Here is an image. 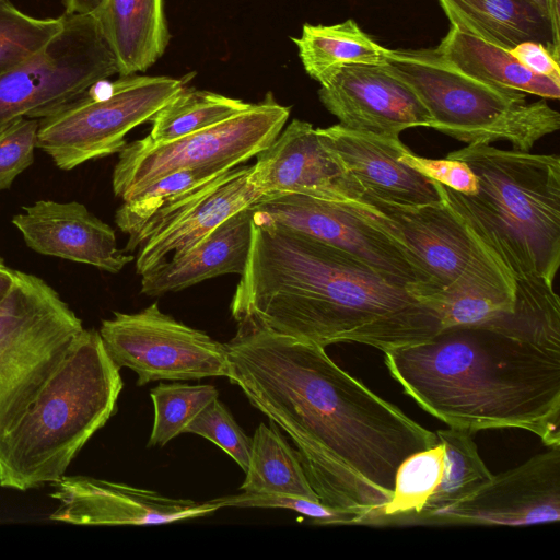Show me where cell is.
Instances as JSON below:
<instances>
[{"mask_svg": "<svg viewBox=\"0 0 560 560\" xmlns=\"http://www.w3.org/2000/svg\"><path fill=\"white\" fill-rule=\"evenodd\" d=\"M226 345L229 378L293 440L319 498L381 524L399 465L436 434L337 365L325 348L238 323Z\"/></svg>", "mask_w": 560, "mask_h": 560, "instance_id": "6da1fadb", "label": "cell"}, {"mask_svg": "<svg viewBox=\"0 0 560 560\" xmlns=\"http://www.w3.org/2000/svg\"><path fill=\"white\" fill-rule=\"evenodd\" d=\"M514 284L511 312L385 351V364L448 427L517 428L560 445V300L541 277H516Z\"/></svg>", "mask_w": 560, "mask_h": 560, "instance_id": "7a4b0ae2", "label": "cell"}, {"mask_svg": "<svg viewBox=\"0 0 560 560\" xmlns=\"http://www.w3.org/2000/svg\"><path fill=\"white\" fill-rule=\"evenodd\" d=\"M231 312L237 323L323 348L357 342L385 352L441 329L435 312L408 287L342 249L254 218Z\"/></svg>", "mask_w": 560, "mask_h": 560, "instance_id": "3957f363", "label": "cell"}, {"mask_svg": "<svg viewBox=\"0 0 560 560\" xmlns=\"http://www.w3.org/2000/svg\"><path fill=\"white\" fill-rule=\"evenodd\" d=\"M446 158L465 162L475 194L434 182L442 199L513 278L553 283L560 266V158L467 144Z\"/></svg>", "mask_w": 560, "mask_h": 560, "instance_id": "277c9868", "label": "cell"}, {"mask_svg": "<svg viewBox=\"0 0 560 560\" xmlns=\"http://www.w3.org/2000/svg\"><path fill=\"white\" fill-rule=\"evenodd\" d=\"M119 370L100 332L83 328L25 412L0 434V486L26 491L62 477L116 413Z\"/></svg>", "mask_w": 560, "mask_h": 560, "instance_id": "5b68a950", "label": "cell"}, {"mask_svg": "<svg viewBox=\"0 0 560 560\" xmlns=\"http://www.w3.org/2000/svg\"><path fill=\"white\" fill-rule=\"evenodd\" d=\"M382 65L406 82L432 117V129L467 144L509 141L529 151L560 128V115L545 100L498 88L447 65L434 49L384 51Z\"/></svg>", "mask_w": 560, "mask_h": 560, "instance_id": "8992f818", "label": "cell"}, {"mask_svg": "<svg viewBox=\"0 0 560 560\" xmlns=\"http://www.w3.org/2000/svg\"><path fill=\"white\" fill-rule=\"evenodd\" d=\"M83 328L51 285L16 270L0 305V434L25 412Z\"/></svg>", "mask_w": 560, "mask_h": 560, "instance_id": "52a82bcc", "label": "cell"}, {"mask_svg": "<svg viewBox=\"0 0 560 560\" xmlns=\"http://www.w3.org/2000/svg\"><path fill=\"white\" fill-rule=\"evenodd\" d=\"M339 201L405 246L431 276L438 291L477 287L514 294L512 275L443 199L406 206L359 189Z\"/></svg>", "mask_w": 560, "mask_h": 560, "instance_id": "ba28073f", "label": "cell"}, {"mask_svg": "<svg viewBox=\"0 0 560 560\" xmlns=\"http://www.w3.org/2000/svg\"><path fill=\"white\" fill-rule=\"evenodd\" d=\"M62 15V30L46 47L0 75V135L23 118L49 116L119 74L95 16Z\"/></svg>", "mask_w": 560, "mask_h": 560, "instance_id": "9c48e42d", "label": "cell"}, {"mask_svg": "<svg viewBox=\"0 0 560 560\" xmlns=\"http://www.w3.org/2000/svg\"><path fill=\"white\" fill-rule=\"evenodd\" d=\"M290 108L271 94L247 109L184 137L152 142L147 137L127 143L118 153L113 191L122 201L159 178L180 170L226 172L257 156L282 131Z\"/></svg>", "mask_w": 560, "mask_h": 560, "instance_id": "30bf717a", "label": "cell"}, {"mask_svg": "<svg viewBox=\"0 0 560 560\" xmlns=\"http://www.w3.org/2000/svg\"><path fill=\"white\" fill-rule=\"evenodd\" d=\"M184 89L171 77L120 75L104 95L90 90L39 120L37 144L65 171L119 152L135 127L151 120Z\"/></svg>", "mask_w": 560, "mask_h": 560, "instance_id": "8fae6325", "label": "cell"}, {"mask_svg": "<svg viewBox=\"0 0 560 560\" xmlns=\"http://www.w3.org/2000/svg\"><path fill=\"white\" fill-rule=\"evenodd\" d=\"M113 315L102 320L98 332L114 363L138 375V386L160 380L229 378L226 345L164 314L158 303Z\"/></svg>", "mask_w": 560, "mask_h": 560, "instance_id": "7c38bea8", "label": "cell"}, {"mask_svg": "<svg viewBox=\"0 0 560 560\" xmlns=\"http://www.w3.org/2000/svg\"><path fill=\"white\" fill-rule=\"evenodd\" d=\"M254 219L284 226L342 249L408 287L419 298L438 291L419 260L385 231L340 201L273 192L250 206Z\"/></svg>", "mask_w": 560, "mask_h": 560, "instance_id": "4fadbf2b", "label": "cell"}, {"mask_svg": "<svg viewBox=\"0 0 560 560\" xmlns=\"http://www.w3.org/2000/svg\"><path fill=\"white\" fill-rule=\"evenodd\" d=\"M252 165L233 167L209 184L159 210L136 234L125 252L138 248V275L188 250L217 226L262 195L249 182Z\"/></svg>", "mask_w": 560, "mask_h": 560, "instance_id": "5bb4252c", "label": "cell"}, {"mask_svg": "<svg viewBox=\"0 0 560 560\" xmlns=\"http://www.w3.org/2000/svg\"><path fill=\"white\" fill-rule=\"evenodd\" d=\"M560 520V445L493 475L462 501L424 523L528 526Z\"/></svg>", "mask_w": 560, "mask_h": 560, "instance_id": "9a60e30c", "label": "cell"}, {"mask_svg": "<svg viewBox=\"0 0 560 560\" xmlns=\"http://www.w3.org/2000/svg\"><path fill=\"white\" fill-rule=\"evenodd\" d=\"M322 104L348 129L399 138L413 127H432V117L416 92L380 65H346L318 90Z\"/></svg>", "mask_w": 560, "mask_h": 560, "instance_id": "2e32d148", "label": "cell"}, {"mask_svg": "<svg viewBox=\"0 0 560 560\" xmlns=\"http://www.w3.org/2000/svg\"><path fill=\"white\" fill-rule=\"evenodd\" d=\"M59 502L52 521L77 525H158L201 517L219 510L211 502L173 499L155 491L88 476H62L50 483Z\"/></svg>", "mask_w": 560, "mask_h": 560, "instance_id": "e0dca14e", "label": "cell"}, {"mask_svg": "<svg viewBox=\"0 0 560 560\" xmlns=\"http://www.w3.org/2000/svg\"><path fill=\"white\" fill-rule=\"evenodd\" d=\"M249 182L261 195L293 192L335 201L352 197L357 189L317 128L300 119L257 155Z\"/></svg>", "mask_w": 560, "mask_h": 560, "instance_id": "ac0fdd59", "label": "cell"}, {"mask_svg": "<svg viewBox=\"0 0 560 560\" xmlns=\"http://www.w3.org/2000/svg\"><path fill=\"white\" fill-rule=\"evenodd\" d=\"M12 218L26 245L46 256L117 273L133 260L117 246L115 231L77 201L38 200Z\"/></svg>", "mask_w": 560, "mask_h": 560, "instance_id": "d6986e66", "label": "cell"}, {"mask_svg": "<svg viewBox=\"0 0 560 560\" xmlns=\"http://www.w3.org/2000/svg\"><path fill=\"white\" fill-rule=\"evenodd\" d=\"M317 131L325 147L360 189L406 206H422L442 199L432 179L399 159L407 148L399 138L355 131L340 124L317 128Z\"/></svg>", "mask_w": 560, "mask_h": 560, "instance_id": "ffe728a7", "label": "cell"}, {"mask_svg": "<svg viewBox=\"0 0 560 560\" xmlns=\"http://www.w3.org/2000/svg\"><path fill=\"white\" fill-rule=\"evenodd\" d=\"M254 212H236L179 256L141 275V292L158 296L228 273L242 275L248 258Z\"/></svg>", "mask_w": 560, "mask_h": 560, "instance_id": "44dd1931", "label": "cell"}, {"mask_svg": "<svg viewBox=\"0 0 560 560\" xmlns=\"http://www.w3.org/2000/svg\"><path fill=\"white\" fill-rule=\"evenodd\" d=\"M451 24L488 43L511 50L527 40L547 47L559 61L546 13L533 0H439Z\"/></svg>", "mask_w": 560, "mask_h": 560, "instance_id": "7402d4cb", "label": "cell"}, {"mask_svg": "<svg viewBox=\"0 0 560 560\" xmlns=\"http://www.w3.org/2000/svg\"><path fill=\"white\" fill-rule=\"evenodd\" d=\"M93 15L115 52L119 75L147 70L165 51L164 0H103Z\"/></svg>", "mask_w": 560, "mask_h": 560, "instance_id": "603a6c76", "label": "cell"}, {"mask_svg": "<svg viewBox=\"0 0 560 560\" xmlns=\"http://www.w3.org/2000/svg\"><path fill=\"white\" fill-rule=\"evenodd\" d=\"M434 51L451 67L483 83L558 100L560 82L525 68L510 50L451 25Z\"/></svg>", "mask_w": 560, "mask_h": 560, "instance_id": "cb8c5ba5", "label": "cell"}, {"mask_svg": "<svg viewBox=\"0 0 560 560\" xmlns=\"http://www.w3.org/2000/svg\"><path fill=\"white\" fill-rule=\"evenodd\" d=\"M306 73L323 83L346 65H380L385 48L374 42L351 19L334 25L304 24L299 38H292Z\"/></svg>", "mask_w": 560, "mask_h": 560, "instance_id": "d4e9b609", "label": "cell"}, {"mask_svg": "<svg viewBox=\"0 0 560 560\" xmlns=\"http://www.w3.org/2000/svg\"><path fill=\"white\" fill-rule=\"evenodd\" d=\"M245 480L246 492L279 493L319 501L298 458L281 433L259 423L252 438V451Z\"/></svg>", "mask_w": 560, "mask_h": 560, "instance_id": "484cf974", "label": "cell"}, {"mask_svg": "<svg viewBox=\"0 0 560 560\" xmlns=\"http://www.w3.org/2000/svg\"><path fill=\"white\" fill-rule=\"evenodd\" d=\"M476 432L450 427L438 431V442L444 447L443 476L413 522L424 523L438 511L469 497L492 478L474 441Z\"/></svg>", "mask_w": 560, "mask_h": 560, "instance_id": "4316f807", "label": "cell"}, {"mask_svg": "<svg viewBox=\"0 0 560 560\" xmlns=\"http://www.w3.org/2000/svg\"><path fill=\"white\" fill-rule=\"evenodd\" d=\"M252 104L210 91L185 88L151 118L147 138L171 141L225 120Z\"/></svg>", "mask_w": 560, "mask_h": 560, "instance_id": "83f0119b", "label": "cell"}, {"mask_svg": "<svg viewBox=\"0 0 560 560\" xmlns=\"http://www.w3.org/2000/svg\"><path fill=\"white\" fill-rule=\"evenodd\" d=\"M443 470L441 443L408 456L396 471L392 499L383 510L381 524L413 521L438 487Z\"/></svg>", "mask_w": 560, "mask_h": 560, "instance_id": "f1b7e54d", "label": "cell"}, {"mask_svg": "<svg viewBox=\"0 0 560 560\" xmlns=\"http://www.w3.org/2000/svg\"><path fill=\"white\" fill-rule=\"evenodd\" d=\"M223 173L209 168H186L170 173L124 201L116 211L115 222L124 233L131 236L163 207L209 184Z\"/></svg>", "mask_w": 560, "mask_h": 560, "instance_id": "f546056e", "label": "cell"}, {"mask_svg": "<svg viewBox=\"0 0 560 560\" xmlns=\"http://www.w3.org/2000/svg\"><path fill=\"white\" fill-rule=\"evenodd\" d=\"M150 396L154 420L148 447L164 446L180 433H186L190 422L218 398L219 393L208 384L161 383L151 388Z\"/></svg>", "mask_w": 560, "mask_h": 560, "instance_id": "4dcf8cb0", "label": "cell"}, {"mask_svg": "<svg viewBox=\"0 0 560 560\" xmlns=\"http://www.w3.org/2000/svg\"><path fill=\"white\" fill-rule=\"evenodd\" d=\"M62 27L63 15L34 18L0 0V75L38 54Z\"/></svg>", "mask_w": 560, "mask_h": 560, "instance_id": "1f68e13d", "label": "cell"}, {"mask_svg": "<svg viewBox=\"0 0 560 560\" xmlns=\"http://www.w3.org/2000/svg\"><path fill=\"white\" fill-rule=\"evenodd\" d=\"M515 295L488 288L446 289L423 298L436 314L441 329L489 322L514 306ZM440 329V330H441Z\"/></svg>", "mask_w": 560, "mask_h": 560, "instance_id": "d6a6232c", "label": "cell"}, {"mask_svg": "<svg viewBox=\"0 0 560 560\" xmlns=\"http://www.w3.org/2000/svg\"><path fill=\"white\" fill-rule=\"evenodd\" d=\"M210 501L215 503L219 508L288 509L310 517L313 523L318 525L360 524V520L354 513L329 506L320 501L296 495L243 491L240 494L226 495Z\"/></svg>", "mask_w": 560, "mask_h": 560, "instance_id": "836d02e7", "label": "cell"}, {"mask_svg": "<svg viewBox=\"0 0 560 560\" xmlns=\"http://www.w3.org/2000/svg\"><path fill=\"white\" fill-rule=\"evenodd\" d=\"M186 432L206 438L222 448L244 470H247L252 438L246 435L230 411L217 398L187 427Z\"/></svg>", "mask_w": 560, "mask_h": 560, "instance_id": "e575fe53", "label": "cell"}, {"mask_svg": "<svg viewBox=\"0 0 560 560\" xmlns=\"http://www.w3.org/2000/svg\"><path fill=\"white\" fill-rule=\"evenodd\" d=\"M38 126V119L23 118L0 135V190L33 163Z\"/></svg>", "mask_w": 560, "mask_h": 560, "instance_id": "d590c367", "label": "cell"}, {"mask_svg": "<svg viewBox=\"0 0 560 560\" xmlns=\"http://www.w3.org/2000/svg\"><path fill=\"white\" fill-rule=\"evenodd\" d=\"M399 159L429 179L439 182L444 186L462 192L475 194L477 178L470 167L463 161L455 159H428L415 154L408 147Z\"/></svg>", "mask_w": 560, "mask_h": 560, "instance_id": "8d00e7d4", "label": "cell"}, {"mask_svg": "<svg viewBox=\"0 0 560 560\" xmlns=\"http://www.w3.org/2000/svg\"><path fill=\"white\" fill-rule=\"evenodd\" d=\"M510 51L529 71L560 82L559 61L555 59L545 45L527 40L518 44Z\"/></svg>", "mask_w": 560, "mask_h": 560, "instance_id": "74e56055", "label": "cell"}, {"mask_svg": "<svg viewBox=\"0 0 560 560\" xmlns=\"http://www.w3.org/2000/svg\"><path fill=\"white\" fill-rule=\"evenodd\" d=\"M103 0H62L66 14H93Z\"/></svg>", "mask_w": 560, "mask_h": 560, "instance_id": "f35d334b", "label": "cell"}, {"mask_svg": "<svg viewBox=\"0 0 560 560\" xmlns=\"http://www.w3.org/2000/svg\"><path fill=\"white\" fill-rule=\"evenodd\" d=\"M16 270L9 267L0 256V305L9 295L14 280Z\"/></svg>", "mask_w": 560, "mask_h": 560, "instance_id": "ab89813d", "label": "cell"}, {"mask_svg": "<svg viewBox=\"0 0 560 560\" xmlns=\"http://www.w3.org/2000/svg\"><path fill=\"white\" fill-rule=\"evenodd\" d=\"M548 16L555 39L560 43V15H559V0H547Z\"/></svg>", "mask_w": 560, "mask_h": 560, "instance_id": "60d3db41", "label": "cell"}]
</instances>
